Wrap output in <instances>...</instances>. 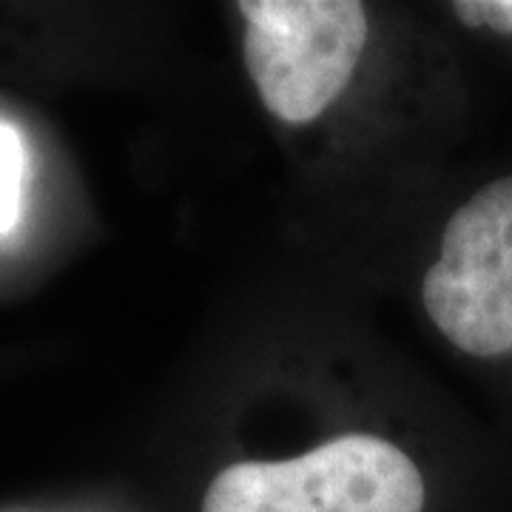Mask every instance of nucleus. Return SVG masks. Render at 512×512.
Here are the masks:
<instances>
[{
	"label": "nucleus",
	"instance_id": "nucleus-1",
	"mask_svg": "<svg viewBox=\"0 0 512 512\" xmlns=\"http://www.w3.org/2000/svg\"><path fill=\"white\" fill-rule=\"evenodd\" d=\"M413 458L379 436H342L288 461H239L214 478L202 512H421Z\"/></svg>",
	"mask_w": 512,
	"mask_h": 512
},
{
	"label": "nucleus",
	"instance_id": "nucleus-2",
	"mask_svg": "<svg viewBox=\"0 0 512 512\" xmlns=\"http://www.w3.org/2000/svg\"><path fill=\"white\" fill-rule=\"evenodd\" d=\"M245 66L265 109L288 126L322 117L350 86L367 46L356 0H242Z\"/></svg>",
	"mask_w": 512,
	"mask_h": 512
},
{
	"label": "nucleus",
	"instance_id": "nucleus-3",
	"mask_svg": "<svg viewBox=\"0 0 512 512\" xmlns=\"http://www.w3.org/2000/svg\"><path fill=\"white\" fill-rule=\"evenodd\" d=\"M421 302L456 350L512 359V174L478 188L444 225Z\"/></svg>",
	"mask_w": 512,
	"mask_h": 512
}]
</instances>
